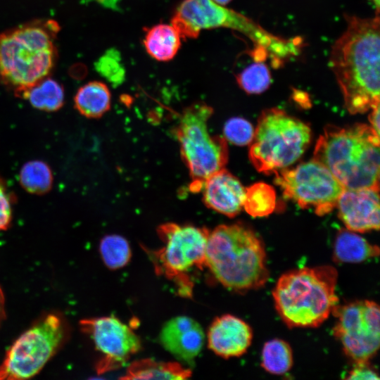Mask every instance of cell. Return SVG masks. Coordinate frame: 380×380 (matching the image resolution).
Masks as SVG:
<instances>
[{"instance_id":"8fae6325","label":"cell","mask_w":380,"mask_h":380,"mask_svg":"<svg viewBox=\"0 0 380 380\" xmlns=\"http://www.w3.org/2000/svg\"><path fill=\"white\" fill-rule=\"evenodd\" d=\"M275 183L285 198L302 208H313L319 216L331 212L343 187L322 163L312 159L294 168L275 171Z\"/></svg>"},{"instance_id":"52a82bcc","label":"cell","mask_w":380,"mask_h":380,"mask_svg":"<svg viewBox=\"0 0 380 380\" xmlns=\"http://www.w3.org/2000/svg\"><path fill=\"white\" fill-rule=\"evenodd\" d=\"M310 139V129L303 122L279 108L265 110L250 146L251 162L260 172L274 173L294 163Z\"/></svg>"},{"instance_id":"836d02e7","label":"cell","mask_w":380,"mask_h":380,"mask_svg":"<svg viewBox=\"0 0 380 380\" xmlns=\"http://www.w3.org/2000/svg\"><path fill=\"white\" fill-rule=\"evenodd\" d=\"M371 1L373 3L374 8L376 9V15H379L380 0H371Z\"/></svg>"},{"instance_id":"2e32d148","label":"cell","mask_w":380,"mask_h":380,"mask_svg":"<svg viewBox=\"0 0 380 380\" xmlns=\"http://www.w3.org/2000/svg\"><path fill=\"white\" fill-rule=\"evenodd\" d=\"M252 338L250 326L232 315L217 317L208 331L209 348L225 358L242 355L249 348Z\"/></svg>"},{"instance_id":"7a4b0ae2","label":"cell","mask_w":380,"mask_h":380,"mask_svg":"<svg viewBox=\"0 0 380 380\" xmlns=\"http://www.w3.org/2000/svg\"><path fill=\"white\" fill-rule=\"evenodd\" d=\"M313 159L343 189H379V135L370 125H329L316 143Z\"/></svg>"},{"instance_id":"e0dca14e","label":"cell","mask_w":380,"mask_h":380,"mask_svg":"<svg viewBox=\"0 0 380 380\" xmlns=\"http://www.w3.org/2000/svg\"><path fill=\"white\" fill-rule=\"evenodd\" d=\"M198 189L202 191L205 205L216 212L234 217L243 208L246 188L224 169L208 177Z\"/></svg>"},{"instance_id":"1f68e13d","label":"cell","mask_w":380,"mask_h":380,"mask_svg":"<svg viewBox=\"0 0 380 380\" xmlns=\"http://www.w3.org/2000/svg\"><path fill=\"white\" fill-rule=\"evenodd\" d=\"M369 116L370 127L379 135V103L374 106Z\"/></svg>"},{"instance_id":"3957f363","label":"cell","mask_w":380,"mask_h":380,"mask_svg":"<svg viewBox=\"0 0 380 380\" xmlns=\"http://www.w3.org/2000/svg\"><path fill=\"white\" fill-rule=\"evenodd\" d=\"M205 266L221 284L234 291L259 289L269 278L262 241L240 224H222L209 232Z\"/></svg>"},{"instance_id":"277c9868","label":"cell","mask_w":380,"mask_h":380,"mask_svg":"<svg viewBox=\"0 0 380 380\" xmlns=\"http://www.w3.org/2000/svg\"><path fill=\"white\" fill-rule=\"evenodd\" d=\"M336 270L329 265L303 267L282 274L273 290L275 308L289 327H316L338 305Z\"/></svg>"},{"instance_id":"6da1fadb","label":"cell","mask_w":380,"mask_h":380,"mask_svg":"<svg viewBox=\"0 0 380 380\" xmlns=\"http://www.w3.org/2000/svg\"><path fill=\"white\" fill-rule=\"evenodd\" d=\"M346 28L334 42L329 65L351 114L363 113L379 103V15H346Z\"/></svg>"},{"instance_id":"4dcf8cb0","label":"cell","mask_w":380,"mask_h":380,"mask_svg":"<svg viewBox=\"0 0 380 380\" xmlns=\"http://www.w3.org/2000/svg\"><path fill=\"white\" fill-rule=\"evenodd\" d=\"M369 362L355 363V366L350 371L346 379H379L376 372L369 365Z\"/></svg>"},{"instance_id":"cb8c5ba5","label":"cell","mask_w":380,"mask_h":380,"mask_svg":"<svg viewBox=\"0 0 380 380\" xmlns=\"http://www.w3.org/2000/svg\"><path fill=\"white\" fill-rule=\"evenodd\" d=\"M276 200L275 191L270 185L258 182L246 188L243 208L252 217H265L274 211Z\"/></svg>"},{"instance_id":"ac0fdd59","label":"cell","mask_w":380,"mask_h":380,"mask_svg":"<svg viewBox=\"0 0 380 380\" xmlns=\"http://www.w3.org/2000/svg\"><path fill=\"white\" fill-rule=\"evenodd\" d=\"M379 248L356 232L342 229L337 233L334 258L339 262H360L378 256Z\"/></svg>"},{"instance_id":"d6986e66","label":"cell","mask_w":380,"mask_h":380,"mask_svg":"<svg viewBox=\"0 0 380 380\" xmlns=\"http://www.w3.org/2000/svg\"><path fill=\"white\" fill-rule=\"evenodd\" d=\"M191 372L177 362H158L151 359H143L132 362L125 379H185Z\"/></svg>"},{"instance_id":"603a6c76","label":"cell","mask_w":380,"mask_h":380,"mask_svg":"<svg viewBox=\"0 0 380 380\" xmlns=\"http://www.w3.org/2000/svg\"><path fill=\"white\" fill-rule=\"evenodd\" d=\"M19 182L28 193L42 195L52 188L53 176L49 165L42 160H34L25 163L20 170Z\"/></svg>"},{"instance_id":"e575fe53","label":"cell","mask_w":380,"mask_h":380,"mask_svg":"<svg viewBox=\"0 0 380 380\" xmlns=\"http://www.w3.org/2000/svg\"><path fill=\"white\" fill-rule=\"evenodd\" d=\"M213 1L216 2L218 4L220 5H225L227 3L230 2L232 0H213Z\"/></svg>"},{"instance_id":"9c48e42d","label":"cell","mask_w":380,"mask_h":380,"mask_svg":"<svg viewBox=\"0 0 380 380\" xmlns=\"http://www.w3.org/2000/svg\"><path fill=\"white\" fill-rule=\"evenodd\" d=\"M67 332L58 315L39 319L6 351L0 365V380L27 379L38 374L62 346Z\"/></svg>"},{"instance_id":"7402d4cb","label":"cell","mask_w":380,"mask_h":380,"mask_svg":"<svg viewBox=\"0 0 380 380\" xmlns=\"http://www.w3.org/2000/svg\"><path fill=\"white\" fill-rule=\"evenodd\" d=\"M144 44L153 58L167 61L177 53L181 44L180 35L172 25L159 24L146 32Z\"/></svg>"},{"instance_id":"f546056e","label":"cell","mask_w":380,"mask_h":380,"mask_svg":"<svg viewBox=\"0 0 380 380\" xmlns=\"http://www.w3.org/2000/svg\"><path fill=\"white\" fill-rule=\"evenodd\" d=\"M13 196L0 176V231L7 229L12 220Z\"/></svg>"},{"instance_id":"f1b7e54d","label":"cell","mask_w":380,"mask_h":380,"mask_svg":"<svg viewBox=\"0 0 380 380\" xmlns=\"http://www.w3.org/2000/svg\"><path fill=\"white\" fill-rule=\"evenodd\" d=\"M115 57V52L109 51L99 59L95 67L96 70L112 84H118L122 81L124 70H122Z\"/></svg>"},{"instance_id":"4fadbf2b","label":"cell","mask_w":380,"mask_h":380,"mask_svg":"<svg viewBox=\"0 0 380 380\" xmlns=\"http://www.w3.org/2000/svg\"><path fill=\"white\" fill-rule=\"evenodd\" d=\"M80 325L101 355L96 366L99 373L122 366L141 348L139 336L115 317L84 319Z\"/></svg>"},{"instance_id":"5b68a950","label":"cell","mask_w":380,"mask_h":380,"mask_svg":"<svg viewBox=\"0 0 380 380\" xmlns=\"http://www.w3.org/2000/svg\"><path fill=\"white\" fill-rule=\"evenodd\" d=\"M58 31V23L47 20L1 33L0 82L16 93L46 77L56 61L54 40Z\"/></svg>"},{"instance_id":"ffe728a7","label":"cell","mask_w":380,"mask_h":380,"mask_svg":"<svg viewBox=\"0 0 380 380\" xmlns=\"http://www.w3.org/2000/svg\"><path fill=\"white\" fill-rule=\"evenodd\" d=\"M15 94L27 99L34 108L44 111H56L64 103L63 87L50 77H46L30 87Z\"/></svg>"},{"instance_id":"d6a6232c","label":"cell","mask_w":380,"mask_h":380,"mask_svg":"<svg viewBox=\"0 0 380 380\" xmlns=\"http://www.w3.org/2000/svg\"><path fill=\"white\" fill-rule=\"evenodd\" d=\"M6 318V310H5V297L4 292L0 287V327L3 323V321Z\"/></svg>"},{"instance_id":"9a60e30c","label":"cell","mask_w":380,"mask_h":380,"mask_svg":"<svg viewBox=\"0 0 380 380\" xmlns=\"http://www.w3.org/2000/svg\"><path fill=\"white\" fill-rule=\"evenodd\" d=\"M160 341L176 358L191 363L202 350L205 334L196 321L178 316L168 320L162 327Z\"/></svg>"},{"instance_id":"d4e9b609","label":"cell","mask_w":380,"mask_h":380,"mask_svg":"<svg viewBox=\"0 0 380 380\" xmlns=\"http://www.w3.org/2000/svg\"><path fill=\"white\" fill-rule=\"evenodd\" d=\"M261 365L269 373L285 374L293 365V353L291 346L281 339L267 341L262 348Z\"/></svg>"},{"instance_id":"484cf974","label":"cell","mask_w":380,"mask_h":380,"mask_svg":"<svg viewBox=\"0 0 380 380\" xmlns=\"http://www.w3.org/2000/svg\"><path fill=\"white\" fill-rule=\"evenodd\" d=\"M99 251L105 265L113 270L125 266L132 255L128 241L117 234L104 236L100 242Z\"/></svg>"},{"instance_id":"5bb4252c","label":"cell","mask_w":380,"mask_h":380,"mask_svg":"<svg viewBox=\"0 0 380 380\" xmlns=\"http://www.w3.org/2000/svg\"><path fill=\"white\" fill-rule=\"evenodd\" d=\"M336 206L347 229L359 233L379 228V189H343Z\"/></svg>"},{"instance_id":"30bf717a","label":"cell","mask_w":380,"mask_h":380,"mask_svg":"<svg viewBox=\"0 0 380 380\" xmlns=\"http://www.w3.org/2000/svg\"><path fill=\"white\" fill-rule=\"evenodd\" d=\"M158 234L163 246L154 252L156 270L175 282L180 294L191 296L193 283L188 273L205 266L208 230L167 223L160 227Z\"/></svg>"},{"instance_id":"8992f818","label":"cell","mask_w":380,"mask_h":380,"mask_svg":"<svg viewBox=\"0 0 380 380\" xmlns=\"http://www.w3.org/2000/svg\"><path fill=\"white\" fill-rule=\"evenodd\" d=\"M180 37L194 38L203 29L224 27L244 34L264 50L274 65L283 64L300 51L297 39H284L265 30L253 20L213 0H184L171 21Z\"/></svg>"},{"instance_id":"44dd1931","label":"cell","mask_w":380,"mask_h":380,"mask_svg":"<svg viewBox=\"0 0 380 380\" xmlns=\"http://www.w3.org/2000/svg\"><path fill=\"white\" fill-rule=\"evenodd\" d=\"M110 100L108 87L97 81L89 82L82 86L74 98L76 109L80 114L89 118L102 116L110 108Z\"/></svg>"},{"instance_id":"83f0119b","label":"cell","mask_w":380,"mask_h":380,"mask_svg":"<svg viewBox=\"0 0 380 380\" xmlns=\"http://www.w3.org/2000/svg\"><path fill=\"white\" fill-rule=\"evenodd\" d=\"M252 125L241 118H232L228 120L223 128L224 139L229 142L243 146L250 144L254 137Z\"/></svg>"},{"instance_id":"ba28073f","label":"cell","mask_w":380,"mask_h":380,"mask_svg":"<svg viewBox=\"0 0 380 380\" xmlns=\"http://www.w3.org/2000/svg\"><path fill=\"white\" fill-rule=\"evenodd\" d=\"M212 113L205 104H194L184 110L176 130L194 190L210 175L224 169L228 159L226 140L209 132L208 123Z\"/></svg>"},{"instance_id":"7c38bea8","label":"cell","mask_w":380,"mask_h":380,"mask_svg":"<svg viewBox=\"0 0 380 380\" xmlns=\"http://www.w3.org/2000/svg\"><path fill=\"white\" fill-rule=\"evenodd\" d=\"M336 317L334 335L345 354L355 363L366 362L379 347V308L372 300H357L338 305L333 312Z\"/></svg>"},{"instance_id":"4316f807","label":"cell","mask_w":380,"mask_h":380,"mask_svg":"<svg viewBox=\"0 0 380 380\" xmlns=\"http://www.w3.org/2000/svg\"><path fill=\"white\" fill-rule=\"evenodd\" d=\"M239 86L248 94H260L265 91L271 83L268 67L257 60L242 70L236 76Z\"/></svg>"}]
</instances>
